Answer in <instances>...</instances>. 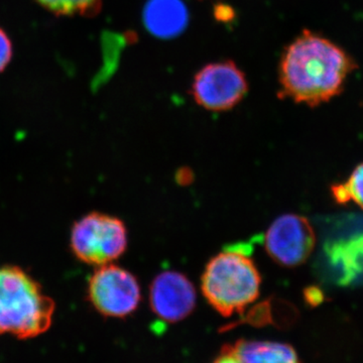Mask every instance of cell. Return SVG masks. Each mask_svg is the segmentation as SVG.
<instances>
[{"instance_id":"10","label":"cell","mask_w":363,"mask_h":363,"mask_svg":"<svg viewBox=\"0 0 363 363\" xmlns=\"http://www.w3.org/2000/svg\"><path fill=\"white\" fill-rule=\"evenodd\" d=\"M226 350L240 363H300L295 350L284 343L240 340Z\"/></svg>"},{"instance_id":"8","label":"cell","mask_w":363,"mask_h":363,"mask_svg":"<svg viewBox=\"0 0 363 363\" xmlns=\"http://www.w3.org/2000/svg\"><path fill=\"white\" fill-rule=\"evenodd\" d=\"M196 302L197 294L194 285L180 272H162L150 286L152 311L168 323L186 319L194 311Z\"/></svg>"},{"instance_id":"9","label":"cell","mask_w":363,"mask_h":363,"mask_svg":"<svg viewBox=\"0 0 363 363\" xmlns=\"http://www.w3.org/2000/svg\"><path fill=\"white\" fill-rule=\"evenodd\" d=\"M188 13L180 0H150L145 9V23L150 33L171 38L185 28Z\"/></svg>"},{"instance_id":"12","label":"cell","mask_w":363,"mask_h":363,"mask_svg":"<svg viewBox=\"0 0 363 363\" xmlns=\"http://www.w3.org/2000/svg\"><path fill=\"white\" fill-rule=\"evenodd\" d=\"M331 191L339 204L352 201L363 209V164L357 167L345 183L333 186Z\"/></svg>"},{"instance_id":"2","label":"cell","mask_w":363,"mask_h":363,"mask_svg":"<svg viewBox=\"0 0 363 363\" xmlns=\"http://www.w3.org/2000/svg\"><path fill=\"white\" fill-rule=\"evenodd\" d=\"M54 301L20 267H0V334L35 338L49 330Z\"/></svg>"},{"instance_id":"14","label":"cell","mask_w":363,"mask_h":363,"mask_svg":"<svg viewBox=\"0 0 363 363\" xmlns=\"http://www.w3.org/2000/svg\"><path fill=\"white\" fill-rule=\"evenodd\" d=\"M213 363H240L238 362V358L234 357L233 353L226 348H224L223 352L220 357L217 358Z\"/></svg>"},{"instance_id":"11","label":"cell","mask_w":363,"mask_h":363,"mask_svg":"<svg viewBox=\"0 0 363 363\" xmlns=\"http://www.w3.org/2000/svg\"><path fill=\"white\" fill-rule=\"evenodd\" d=\"M58 16H94L101 7L102 0H37Z\"/></svg>"},{"instance_id":"4","label":"cell","mask_w":363,"mask_h":363,"mask_svg":"<svg viewBox=\"0 0 363 363\" xmlns=\"http://www.w3.org/2000/svg\"><path fill=\"white\" fill-rule=\"evenodd\" d=\"M70 245L80 262L90 266H105L126 252L128 229L118 217L91 212L74 224Z\"/></svg>"},{"instance_id":"1","label":"cell","mask_w":363,"mask_h":363,"mask_svg":"<svg viewBox=\"0 0 363 363\" xmlns=\"http://www.w3.org/2000/svg\"><path fill=\"white\" fill-rule=\"evenodd\" d=\"M353 67L337 45L314 33H303L281 57V96L310 106L324 104L340 93Z\"/></svg>"},{"instance_id":"7","label":"cell","mask_w":363,"mask_h":363,"mask_svg":"<svg viewBox=\"0 0 363 363\" xmlns=\"http://www.w3.org/2000/svg\"><path fill=\"white\" fill-rule=\"evenodd\" d=\"M316 245V234L304 216L284 214L267 229L264 247L279 266L296 267L309 259Z\"/></svg>"},{"instance_id":"6","label":"cell","mask_w":363,"mask_h":363,"mask_svg":"<svg viewBox=\"0 0 363 363\" xmlns=\"http://www.w3.org/2000/svg\"><path fill=\"white\" fill-rule=\"evenodd\" d=\"M248 84L245 73L234 62L208 64L196 74L191 93L196 104L209 111H230L245 96Z\"/></svg>"},{"instance_id":"13","label":"cell","mask_w":363,"mask_h":363,"mask_svg":"<svg viewBox=\"0 0 363 363\" xmlns=\"http://www.w3.org/2000/svg\"><path fill=\"white\" fill-rule=\"evenodd\" d=\"M11 58H13V45L6 33L0 28V72L4 71V69L9 66Z\"/></svg>"},{"instance_id":"3","label":"cell","mask_w":363,"mask_h":363,"mask_svg":"<svg viewBox=\"0 0 363 363\" xmlns=\"http://www.w3.org/2000/svg\"><path fill=\"white\" fill-rule=\"evenodd\" d=\"M262 276L242 247H231L208 262L201 277L203 296L223 317L240 314L260 294Z\"/></svg>"},{"instance_id":"5","label":"cell","mask_w":363,"mask_h":363,"mask_svg":"<svg viewBox=\"0 0 363 363\" xmlns=\"http://www.w3.org/2000/svg\"><path fill=\"white\" fill-rule=\"evenodd\" d=\"M88 298L99 314L128 317L142 300V289L135 274L113 264L97 267L88 281Z\"/></svg>"}]
</instances>
